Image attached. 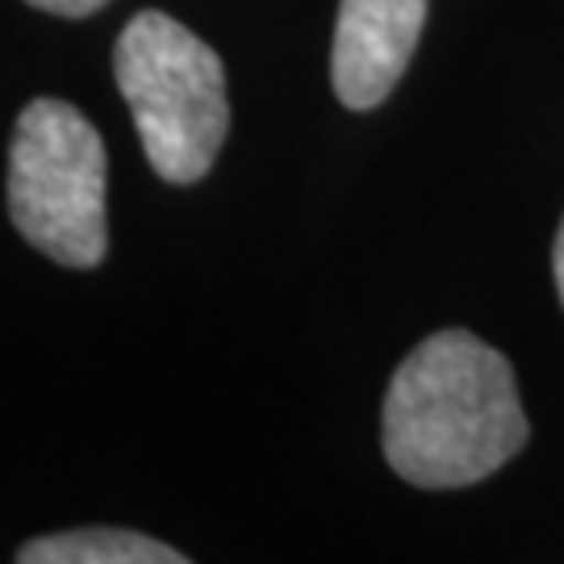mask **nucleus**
Instances as JSON below:
<instances>
[{"label":"nucleus","mask_w":564,"mask_h":564,"mask_svg":"<svg viewBox=\"0 0 564 564\" xmlns=\"http://www.w3.org/2000/svg\"><path fill=\"white\" fill-rule=\"evenodd\" d=\"M531 423L514 368L473 330H440L393 372L381 447L389 468L419 489H464L494 477L527 447Z\"/></svg>","instance_id":"f257e3e1"},{"label":"nucleus","mask_w":564,"mask_h":564,"mask_svg":"<svg viewBox=\"0 0 564 564\" xmlns=\"http://www.w3.org/2000/svg\"><path fill=\"white\" fill-rule=\"evenodd\" d=\"M113 76L155 176L167 184L205 181L230 130L218 51L176 18L142 9L113 46Z\"/></svg>","instance_id":"f03ea898"},{"label":"nucleus","mask_w":564,"mask_h":564,"mask_svg":"<svg viewBox=\"0 0 564 564\" xmlns=\"http://www.w3.org/2000/svg\"><path fill=\"white\" fill-rule=\"evenodd\" d=\"M109 160L97 126L67 101H30L9 147V218L63 268H97L109 251Z\"/></svg>","instance_id":"7ed1b4c3"},{"label":"nucleus","mask_w":564,"mask_h":564,"mask_svg":"<svg viewBox=\"0 0 564 564\" xmlns=\"http://www.w3.org/2000/svg\"><path fill=\"white\" fill-rule=\"evenodd\" d=\"M426 0H339L330 84L347 109H377L398 88L423 39Z\"/></svg>","instance_id":"20e7f679"},{"label":"nucleus","mask_w":564,"mask_h":564,"mask_svg":"<svg viewBox=\"0 0 564 564\" xmlns=\"http://www.w3.org/2000/svg\"><path fill=\"white\" fill-rule=\"evenodd\" d=\"M21 564H184V552L121 527H84L18 547Z\"/></svg>","instance_id":"39448f33"},{"label":"nucleus","mask_w":564,"mask_h":564,"mask_svg":"<svg viewBox=\"0 0 564 564\" xmlns=\"http://www.w3.org/2000/svg\"><path fill=\"white\" fill-rule=\"evenodd\" d=\"M25 4H34L42 13H55V18H88L109 0H25Z\"/></svg>","instance_id":"423d86ee"},{"label":"nucleus","mask_w":564,"mask_h":564,"mask_svg":"<svg viewBox=\"0 0 564 564\" xmlns=\"http://www.w3.org/2000/svg\"><path fill=\"white\" fill-rule=\"evenodd\" d=\"M552 272H556V293H561L564 302V223L556 230V247H552Z\"/></svg>","instance_id":"0eeeda50"}]
</instances>
